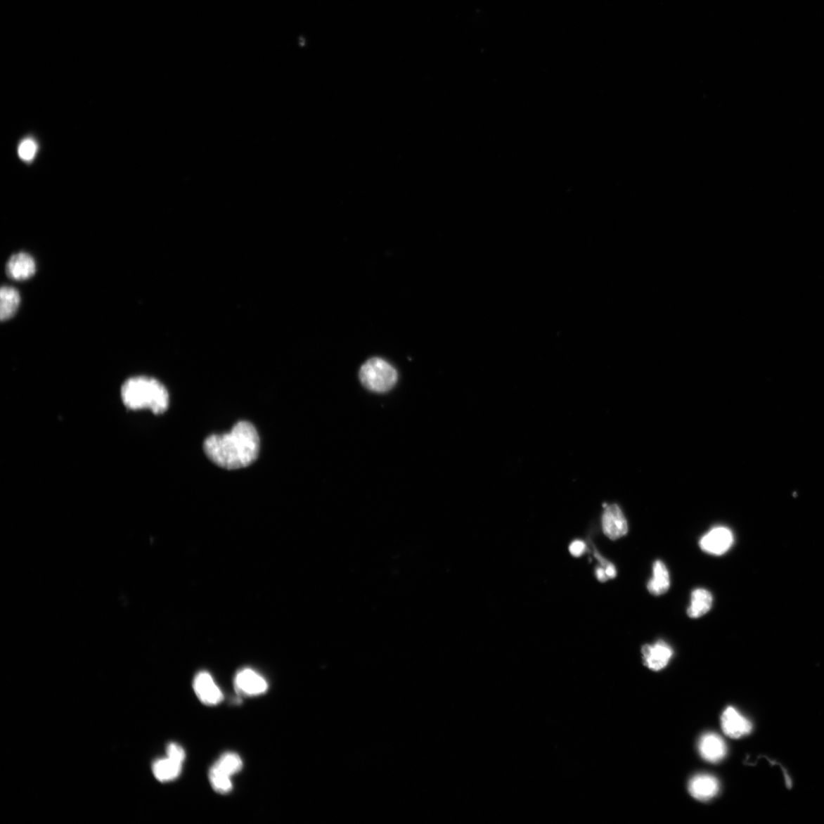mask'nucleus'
Masks as SVG:
<instances>
[{
	"label": "nucleus",
	"instance_id": "nucleus-1",
	"mask_svg": "<svg viewBox=\"0 0 824 824\" xmlns=\"http://www.w3.org/2000/svg\"><path fill=\"white\" fill-rule=\"evenodd\" d=\"M203 449L208 458L221 468H245L257 458L259 437L255 426L243 420L228 433L209 437Z\"/></svg>",
	"mask_w": 824,
	"mask_h": 824
},
{
	"label": "nucleus",
	"instance_id": "nucleus-2",
	"mask_svg": "<svg viewBox=\"0 0 824 824\" xmlns=\"http://www.w3.org/2000/svg\"><path fill=\"white\" fill-rule=\"evenodd\" d=\"M121 396L125 406L132 410L149 409L155 414L168 408L169 393L162 383L148 376H134L125 381Z\"/></svg>",
	"mask_w": 824,
	"mask_h": 824
},
{
	"label": "nucleus",
	"instance_id": "nucleus-3",
	"mask_svg": "<svg viewBox=\"0 0 824 824\" xmlns=\"http://www.w3.org/2000/svg\"><path fill=\"white\" fill-rule=\"evenodd\" d=\"M397 371L387 361L374 357L366 361L360 371L363 386L372 392L382 393L391 390L397 384Z\"/></svg>",
	"mask_w": 824,
	"mask_h": 824
},
{
	"label": "nucleus",
	"instance_id": "nucleus-4",
	"mask_svg": "<svg viewBox=\"0 0 824 824\" xmlns=\"http://www.w3.org/2000/svg\"><path fill=\"white\" fill-rule=\"evenodd\" d=\"M602 525L604 534L609 539L616 541L629 532L628 521L617 505H604Z\"/></svg>",
	"mask_w": 824,
	"mask_h": 824
},
{
	"label": "nucleus",
	"instance_id": "nucleus-5",
	"mask_svg": "<svg viewBox=\"0 0 824 824\" xmlns=\"http://www.w3.org/2000/svg\"><path fill=\"white\" fill-rule=\"evenodd\" d=\"M733 543L731 531L728 527H716L702 537L700 545L705 553L721 556L730 549Z\"/></svg>",
	"mask_w": 824,
	"mask_h": 824
},
{
	"label": "nucleus",
	"instance_id": "nucleus-6",
	"mask_svg": "<svg viewBox=\"0 0 824 824\" xmlns=\"http://www.w3.org/2000/svg\"><path fill=\"white\" fill-rule=\"evenodd\" d=\"M641 651L644 665L656 671L666 668L674 655L673 649L664 640L644 645Z\"/></svg>",
	"mask_w": 824,
	"mask_h": 824
},
{
	"label": "nucleus",
	"instance_id": "nucleus-7",
	"mask_svg": "<svg viewBox=\"0 0 824 824\" xmlns=\"http://www.w3.org/2000/svg\"><path fill=\"white\" fill-rule=\"evenodd\" d=\"M235 687L238 694L245 696H257L264 694L268 683L263 676L252 669L240 670L235 678Z\"/></svg>",
	"mask_w": 824,
	"mask_h": 824
},
{
	"label": "nucleus",
	"instance_id": "nucleus-8",
	"mask_svg": "<svg viewBox=\"0 0 824 824\" xmlns=\"http://www.w3.org/2000/svg\"><path fill=\"white\" fill-rule=\"evenodd\" d=\"M193 688L196 696L206 705H217L223 701L224 695L221 689L207 671H200L195 676Z\"/></svg>",
	"mask_w": 824,
	"mask_h": 824
},
{
	"label": "nucleus",
	"instance_id": "nucleus-9",
	"mask_svg": "<svg viewBox=\"0 0 824 824\" xmlns=\"http://www.w3.org/2000/svg\"><path fill=\"white\" fill-rule=\"evenodd\" d=\"M721 727L728 737L739 739L752 731V725L745 716L730 706L722 714Z\"/></svg>",
	"mask_w": 824,
	"mask_h": 824
},
{
	"label": "nucleus",
	"instance_id": "nucleus-10",
	"mask_svg": "<svg viewBox=\"0 0 824 824\" xmlns=\"http://www.w3.org/2000/svg\"><path fill=\"white\" fill-rule=\"evenodd\" d=\"M37 262L30 254L20 252L13 255L8 259L6 272L8 276L15 281L29 280L37 272Z\"/></svg>",
	"mask_w": 824,
	"mask_h": 824
},
{
	"label": "nucleus",
	"instance_id": "nucleus-11",
	"mask_svg": "<svg viewBox=\"0 0 824 824\" xmlns=\"http://www.w3.org/2000/svg\"><path fill=\"white\" fill-rule=\"evenodd\" d=\"M688 790L694 799L702 802L709 801L719 794L720 784L715 777L710 775H697L689 783Z\"/></svg>",
	"mask_w": 824,
	"mask_h": 824
},
{
	"label": "nucleus",
	"instance_id": "nucleus-12",
	"mask_svg": "<svg viewBox=\"0 0 824 824\" xmlns=\"http://www.w3.org/2000/svg\"><path fill=\"white\" fill-rule=\"evenodd\" d=\"M698 749L702 758L710 763H719L727 754L726 743L714 733H706L702 737Z\"/></svg>",
	"mask_w": 824,
	"mask_h": 824
},
{
	"label": "nucleus",
	"instance_id": "nucleus-13",
	"mask_svg": "<svg viewBox=\"0 0 824 824\" xmlns=\"http://www.w3.org/2000/svg\"><path fill=\"white\" fill-rule=\"evenodd\" d=\"M670 587V577L665 564L657 560L652 567V578L649 581L648 589L652 596H659L668 592Z\"/></svg>",
	"mask_w": 824,
	"mask_h": 824
},
{
	"label": "nucleus",
	"instance_id": "nucleus-14",
	"mask_svg": "<svg viewBox=\"0 0 824 824\" xmlns=\"http://www.w3.org/2000/svg\"><path fill=\"white\" fill-rule=\"evenodd\" d=\"M20 294L12 286L4 285L0 290V318L6 321L14 316L20 307Z\"/></svg>",
	"mask_w": 824,
	"mask_h": 824
},
{
	"label": "nucleus",
	"instance_id": "nucleus-15",
	"mask_svg": "<svg viewBox=\"0 0 824 824\" xmlns=\"http://www.w3.org/2000/svg\"><path fill=\"white\" fill-rule=\"evenodd\" d=\"M712 605L713 596L709 591L697 588L692 593L691 604L688 608L687 614L691 618L701 617L711 610Z\"/></svg>",
	"mask_w": 824,
	"mask_h": 824
},
{
	"label": "nucleus",
	"instance_id": "nucleus-16",
	"mask_svg": "<svg viewBox=\"0 0 824 824\" xmlns=\"http://www.w3.org/2000/svg\"><path fill=\"white\" fill-rule=\"evenodd\" d=\"M182 767L183 764L168 757L160 759L153 765V773L160 782H172L181 775Z\"/></svg>",
	"mask_w": 824,
	"mask_h": 824
},
{
	"label": "nucleus",
	"instance_id": "nucleus-17",
	"mask_svg": "<svg viewBox=\"0 0 824 824\" xmlns=\"http://www.w3.org/2000/svg\"><path fill=\"white\" fill-rule=\"evenodd\" d=\"M209 778L213 790L219 794H228L231 792L233 785L231 776L221 771L216 766L210 768Z\"/></svg>",
	"mask_w": 824,
	"mask_h": 824
},
{
	"label": "nucleus",
	"instance_id": "nucleus-18",
	"mask_svg": "<svg viewBox=\"0 0 824 824\" xmlns=\"http://www.w3.org/2000/svg\"><path fill=\"white\" fill-rule=\"evenodd\" d=\"M214 765L231 777L243 769V759L234 752H226Z\"/></svg>",
	"mask_w": 824,
	"mask_h": 824
},
{
	"label": "nucleus",
	"instance_id": "nucleus-19",
	"mask_svg": "<svg viewBox=\"0 0 824 824\" xmlns=\"http://www.w3.org/2000/svg\"><path fill=\"white\" fill-rule=\"evenodd\" d=\"M38 146L37 142L29 139L22 141L18 150L20 157L25 161L32 160L37 155Z\"/></svg>",
	"mask_w": 824,
	"mask_h": 824
},
{
	"label": "nucleus",
	"instance_id": "nucleus-20",
	"mask_svg": "<svg viewBox=\"0 0 824 824\" xmlns=\"http://www.w3.org/2000/svg\"><path fill=\"white\" fill-rule=\"evenodd\" d=\"M167 756L179 764H183L186 759L184 748L176 743H169L167 747Z\"/></svg>",
	"mask_w": 824,
	"mask_h": 824
},
{
	"label": "nucleus",
	"instance_id": "nucleus-21",
	"mask_svg": "<svg viewBox=\"0 0 824 824\" xmlns=\"http://www.w3.org/2000/svg\"><path fill=\"white\" fill-rule=\"evenodd\" d=\"M569 553L573 557L579 558L587 551V546L584 541L575 540L569 546Z\"/></svg>",
	"mask_w": 824,
	"mask_h": 824
},
{
	"label": "nucleus",
	"instance_id": "nucleus-22",
	"mask_svg": "<svg viewBox=\"0 0 824 824\" xmlns=\"http://www.w3.org/2000/svg\"><path fill=\"white\" fill-rule=\"evenodd\" d=\"M596 576L599 581L605 582L608 580L606 575L605 569L603 567H597L596 569Z\"/></svg>",
	"mask_w": 824,
	"mask_h": 824
}]
</instances>
